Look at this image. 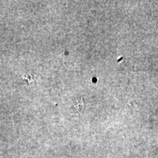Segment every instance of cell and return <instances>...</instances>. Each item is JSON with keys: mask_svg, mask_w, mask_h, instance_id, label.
Returning <instances> with one entry per match:
<instances>
[{"mask_svg": "<svg viewBox=\"0 0 158 158\" xmlns=\"http://www.w3.org/2000/svg\"><path fill=\"white\" fill-rule=\"evenodd\" d=\"M73 108H74V112L81 113L82 111L83 108H84V99H83V98L77 99L76 101H74L73 105Z\"/></svg>", "mask_w": 158, "mask_h": 158, "instance_id": "1", "label": "cell"}, {"mask_svg": "<svg viewBox=\"0 0 158 158\" xmlns=\"http://www.w3.org/2000/svg\"><path fill=\"white\" fill-rule=\"evenodd\" d=\"M37 77L33 76V75H29L27 74L26 75L24 78H23V80L25 81L26 82H27V84H30L31 81H34L35 80H37Z\"/></svg>", "mask_w": 158, "mask_h": 158, "instance_id": "2", "label": "cell"}]
</instances>
